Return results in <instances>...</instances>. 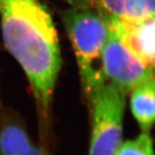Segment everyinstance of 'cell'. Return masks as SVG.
<instances>
[{
    "label": "cell",
    "mask_w": 155,
    "mask_h": 155,
    "mask_svg": "<svg viewBox=\"0 0 155 155\" xmlns=\"http://www.w3.org/2000/svg\"><path fill=\"white\" fill-rule=\"evenodd\" d=\"M4 43L22 67L47 118L61 68L58 34L41 0H0Z\"/></svg>",
    "instance_id": "1"
},
{
    "label": "cell",
    "mask_w": 155,
    "mask_h": 155,
    "mask_svg": "<svg viewBox=\"0 0 155 155\" xmlns=\"http://www.w3.org/2000/svg\"><path fill=\"white\" fill-rule=\"evenodd\" d=\"M75 54L84 93L90 102L107 80L102 70V53L109 35L107 19L88 8L69 7L62 13Z\"/></svg>",
    "instance_id": "2"
},
{
    "label": "cell",
    "mask_w": 155,
    "mask_h": 155,
    "mask_svg": "<svg viewBox=\"0 0 155 155\" xmlns=\"http://www.w3.org/2000/svg\"><path fill=\"white\" fill-rule=\"evenodd\" d=\"M126 93L106 82L89 102L91 133L88 155H114L123 140Z\"/></svg>",
    "instance_id": "3"
},
{
    "label": "cell",
    "mask_w": 155,
    "mask_h": 155,
    "mask_svg": "<svg viewBox=\"0 0 155 155\" xmlns=\"http://www.w3.org/2000/svg\"><path fill=\"white\" fill-rule=\"evenodd\" d=\"M102 70L106 80L126 94L155 75V68L140 61L110 26L102 53Z\"/></svg>",
    "instance_id": "4"
},
{
    "label": "cell",
    "mask_w": 155,
    "mask_h": 155,
    "mask_svg": "<svg viewBox=\"0 0 155 155\" xmlns=\"http://www.w3.org/2000/svg\"><path fill=\"white\" fill-rule=\"evenodd\" d=\"M106 19L122 42L142 62L155 68V14L138 19Z\"/></svg>",
    "instance_id": "5"
},
{
    "label": "cell",
    "mask_w": 155,
    "mask_h": 155,
    "mask_svg": "<svg viewBox=\"0 0 155 155\" xmlns=\"http://www.w3.org/2000/svg\"><path fill=\"white\" fill-rule=\"evenodd\" d=\"M70 7L88 8L105 17L138 19L155 14V0H64Z\"/></svg>",
    "instance_id": "6"
},
{
    "label": "cell",
    "mask_w": 155,
    "mask_h": 155,
    "mask_svg": "<svg viewBox=\"0 0 155 155\" xmlns=\"http://www.w3.org/2000/svg\"><path fill=\"white\" fill-rule=\"evenodd\" d=\"M0 155H50L35 144L26 129L14 119H5L0 124Z\"/></svg>",
    "instance_id": "7"
},
{
    "label": "cell",
    "mask_w": 155,
    "mask_h": 155,
    "mask_svg": "<svg viewBox=\"0 0 155 155\" xmlns=\"http://www.w3.org/2000/svg\"><path fill=\"white\" fill-rule=\"evenodd\" d=\"M130 110L141 132L155 126V75L130 91Z\"/></svg>",
    "instance_id": "8"
},
{
    "label": "cell",
    "mask_w": 155,
    "mask_h": 155,
    "mask_svg": "<svg viewBox=\"0 0 155 155\" xmlns=\"http://www.w3.org/2000/svg\"><path fill=\"white\" fill-rule=\"evenodd\" d=\"M114 155H155V147L150 132H140L134 138L122 140Z\"/></svg>",
    "instance_id": "9"
}]
</instances>
